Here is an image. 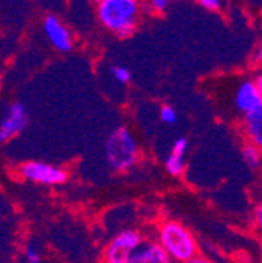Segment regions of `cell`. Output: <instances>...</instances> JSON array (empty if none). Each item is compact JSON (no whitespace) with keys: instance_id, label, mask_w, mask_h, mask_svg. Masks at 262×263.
<instances>
[{"instance_id":"obj_1","label":"cell","mask_w":262,"mask_h":263,"mask_svg":"<svg viewBox=\"0 0 262 263\" xmlns=\"http://www.w3.org/2000/svg\"><path fill=\"white\" fill-rule=\"evenodd\" d=\"M143 13V4L138 0H102L96 5V17L99 25L119 40L134 35Z\"/></svg>"},{"instance_id":"obj_2","label":"cell","mask_w":262,"mask_h":263,"mask_svg":"<svg viewBox=\"0 0 262 263\" xmlns=\"http://www.w3.org/2000/svg\"><path fill=\"white\" fill-rule=\"evenodd\" d=\"M155 241L173 263H184L198 255V241L191 230L174 219H165L157 226Z\"/></svg>"},{"instance_id":"obj_3","label":"cell","mask_w":262,"mask_h":263,"mask_svg":"<svg viewBox=\"0 0 262 263\" xmlns=\"http://www.w3.org/2000/svg\"><path fill=\"white\" fill-rule=\"evenodd\" d=\"M142 155L138 141L129 127H116L106 140V160L112 173L123 174L132 170Z\"/></svg>"},{"instance_id":"obj_4","label":"cell","mask_w":262,"mask_h":263,"mask_svg":"<svg viewBox=\"0 0 262 263\" xmlns=\"http://www.w3.org/2000/svg\"><path fill=\"white\" fill-rule=\"evenodd\" d=\"M19 174L22 179H25L28 182H33L38 185H46V186L63 185L68 180V171L66 170L57 166V164L38 161V160L22 163L21 168H19Z\"/></svg>"},{"instance_id":"obj_5","label":"cell","mask_w":262,"mask_h":263,"mask_svg":"<svg viewBox=\"0 0 262 263\" xmlns=\"http://www.w3.org/2000/svg\"><path fill=\"white\" fill-rule=\"evenodd\" d=\"M145 235L137 229H126L118 232L106 246L102 261L104 263H127L135 248L143 241Z\"/></svg>"},{"instance_id":"obj_6","label":"cell","mask_w":262,"mask_h":263,"mask_svg":"<svg viewBox=\"0 0 262 263\" xmlns=\"http://www.w3.org/2000/svg\"><path fill=\"white\" fill-rule=\"evenodd\" d=\"M234 105L240 115H247L262 108V77L242 80L234 92Z\"/></svg>"},{"instance_id":"obj_7","label":"cell","mask_w":262,"mask_h":263,"mask_svg":"<svg viewBox=\"0 0 262 263\" xmlns=\"http://www.w3.org/2000/svg\"><path fill=\"white\" fill-rule=\"evenodd\" d=\"M28 111L22 102H13L0 119V144H5L21 135L28 125Z\"/></svg>"},{"instance_id":"obj_8","label":"cell","mask_w":262,"mask_h":263,"mask_svg":"<svg viewBox=\"0 0 262 263\" xmlns=\"http://www.w3.org/2000/svg\"><path fill=\"white\" fill-rule=\"evenodd\" d=\"M43 30L47 41L50 46L61 52V53H68L74 47V38L73 33L68 28V25L64 24L58 16L55 14H47L43 21Z\"/></svg>"},{"instance_id":"obj_9","label":"cell","mask_w":262,"mask_h":263,"mask_svg":"<svg viewBox=\"0 0 262 263\" xmlns=\"http://www.w3.org/2000/svg\"><path fill=\"white\" fill-rule=\"evenodd\" d=\"M127 263H173V261L155 240L143 238V241L132 252V255L129 257Z\"/></svg>"},{"instance_id":"obj_10","label":"cell","mask_w":262,"mask_h":263,"mask_svg":"<svg viewBox=\"0 0 262 263\" xmlns=\"http://www.w3.org/2000/svg\"><path fill=\"white\" fill-rule=\"evenodd\" d=\"M188 149L187 138H178L170 151V155L165 160V170L170 176L179 177L185 170V154Z\"/></svg>"},{"instance_id":"obj_11","label":"cell","mask_w":262,"mask_h":263,"mask_svg":"<svg viewBox=\"0 0 262 263\" xmlns=\"http://www.w3.org/2000/svg\"><path fill=\"white\" fill-rule=\"evenodd\" d=\"M242 132L247 143L262 146V108L242 115Z\"/></svg>"},{"instance_id":"obj_12","label":"cell","mask_w":262,"mask_h":263,"mask_svg":"<svg viewBox=\"0 0 262 263\" xmlns=\"http://www.w3.org/2000/svg\"><path fill=\"white\" fill-rule=\"evenodd\" d=\"M240 157H242L243 163L253 171L260 166V147L256 144L245 141V144L240 149Z\"/></svg>"},{"instance_id":"obj_13","label":"cell","mask_w":262,"mask_h":263,"mask_svg":"<svg viewBox=\"0 0 262 263\" xmlns=\"http://www.w3.org/2000/svg\"><path fill=\"white\" fill-rule=\"evenodd\" d=\"M176 2L178 0H145L143 10L149 14L162 16V14H165L170 10V7Z\"/></svg>"},{"instance_id":"obj_14","label":"cell","mask_w":262,"mask_h":263,"mask_svg":"<svg viewBox=\"0 0 262 263\" xmlns=\"http://www.w3.org/2000/svg\"><path fill=\"white\" fill-rule=\"evenodd\" d=\"M110 76L121 85H127V83H130V80H132V72L119 64L110 66Z\"/></svg>"},{"instance_id":"obj_15","label":"cell","mask_w":262,"mask_h":263,"mask_svg":"<svg viewBox=\"0 0 262 263\" xmlns=\"http://www.w3.org/2000/svg\"><path fill=\"white\" fill-rule=\"evenodd\" d=\"M24 260L25 263H41L43 261V255H41V251L38 246L28 243L25 248H24Z\"/></svg>"},{"instance_id":"obj_16","label":"cell","mask_w":262,"mask_h":263,"mask_svg":"<svg viewBox=\"0 0 262 263\" xmlns=\"http://www.w3.org/2000/svg\"><path fill=\"white\" fill-rule=\"evenodd\" d=\"M160 119H162L163 124L173 125V124H176V121H178V113H176V110H174L173 107H170V105H163V107L160 108Z\"/></svg>"},{"instance_id":"obj_17","label":"cell","mask_w":262,"mask_h":263,"mask_svg":"<svg viewBox=\"0 0 262 263\" xmlns=\"http://www.w3.org/2000/svg\"><path fill=\"white\" fill-rule=\"evenodd\" d=\"M196 4L200 7H203L204 10L207 11H212V13H217L221 10L223 7V0H195Z\"/></svg>"},{"instance_id":"obj_18","label":"cell","mask_w":262,"mask_h":263,"mask_svg":"<svg viewBox=\"0 0 262 263\" xmlns=\"http://www.w3.org/2000/svg\"><path fill=\"white\" fill-rule=\"evenodd\" d=\"M184 263H214V261H211L209 258H206L203 255H195L193 258H190V260H187Z\"/></svg>"},{"instance_id":"obj_19","label":"cell","mask_w":262,"mask_h":263,"mask_svg":"<svg viewBox=\"0 0 262 263\" xmlns=\"http://www.w3.org/2000/svg\"><path fill=\"white\" fill-rule=\"evenodd\" d=\"M256 219H257L256 224H257V227H259V226L262 224V209H260V205L256 207Z\"/></svg>"},{"instance_id":"obj_20","label":"cell","mask_w":262,"mask_h":263,"mask_svg":"<svg viewBox=\"0 0 262 263\" xmlns=\"http://www.w3.org/2000/svg\"><path fill=\"white\" fill-rule=\"evenodd\" d=\"M90 2H91V4H96V5H97V4H99V2H102V0H90Z\"/></svg>"},{"instance_id":"obj_21","label":"cell","mask_w":262,"mask_h":263,"mask_svg":"<svg viewBox=\"0 0 262 263\" xmlns=\"http://www.w3.org/2000/svg\"><path fill=\"white\" fill-rule=\"evenodd\" d=\"M138 2H142V4H143V2H145V0H138Z\"/></svg>"}]
</instances>
